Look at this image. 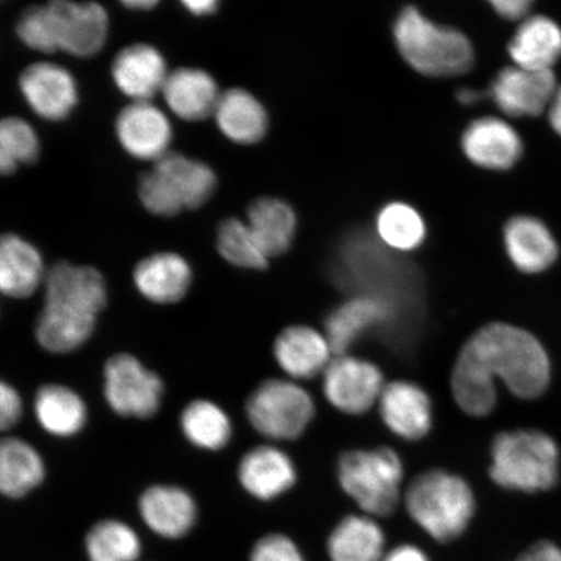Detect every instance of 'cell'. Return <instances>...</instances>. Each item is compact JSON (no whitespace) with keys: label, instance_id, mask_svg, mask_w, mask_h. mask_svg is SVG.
<instances>
[{"label":"cell","instance_id":"603a6c76","mask_svg":"<svg viewBox=\"0 0 561 561\" xmlns=\"http://www.w3.org/2000/svg\"><path fill=\"white\" fill-rule=\"evenodd\" d=\"M397 310L382 300L355 297L336 307L325 319V336L336 356L347 350L370 329L383 325L394 318Z\"/></svg>","mask_w":561,"mask_h":561},{"label":"cell","instance_id":"484cf974","mask_svg":"<svg viewBox=\"0 0 561 561\" xmlns=\"http://www.w3.org/2000/svg\"><path fill=\"white\" fill-rule=\"evenodd\" d=\"M44 261L34 245L18 234L0 240V290L10 298H27L46 277Z\"/></svg>","mask_w":561,"mask_h":561},{"label":"cell","instance_id":"bcb514c9","mask_svg":"<svg viewBox=\"0 0 561 561\" xmlns=\"http://www.w3.org/2000/svg\"><path fill=\"white\" fill-rule=\"evenodd\" d=\"M482 91L474 89H462L458 93V100L461 104L472 105L482 100Z\"/></svg>","mask_w":561,"mask_h":561},{"label":"cell","instance_id":"e0dca14e","mask_svg":"<svg viewBox=\"0 0 561 561\" xmlns=\"http://www.w3.org/2000/svg\"><path fill=\"white\" fill-rule=\"evenodd\" d=\"M462 150L476 165L506 171L522 158L523 142L517 131L496 117H483L468 126L461 139Z\"/></svg>","mask_w":561,"mask_h":561},{"label":"cell","instance_id":"5bb4252c","mask_svg":"<svg viewBox=\"0 0 561 561\" xmlns=\"http://www.w3.org/2000/svg\"><path fill=\"white\" fill-rule=\"evenodd\" d=\"M19 87L35 114L50 122L68 117L79 98L73 76L55 62L38 61L26 67Z\"/></svg>","mask_w":561,"mask_h":561},{"label":"cell","instance_id":"7c38bea8","mask_svg":"<svg viewBox=\"0 0 561 561\" xmlns=\"http://www.w3.org/2000/svg\"><path fill=\"white\" fill-rule=\"evenodd\" d=\"M47 4L54 19L59 50L79 58H89L101 51L110 23L103 5L68 0H54Z\"/></svg>","mask_w":561,"mask_h":561},{"label":"cell","instance_id":"74e56055","mask_svg":"<svg viewBox=\"0 0 561 561\" xmlns=\"http://www.w3.org/2000/svg\"><path fill=\"white\" fill-rule=\"evenodd\" d=\"M18 37L32 50L51 54L59 50L54 19L48 4L31 5L18 21Z\"/></svg>","mask_w":561,"mask_h":561},{"label":"cell","instance_id":"9a60e30c","mask_svg":"<svg viewBox=\"0 0 561 561\" xmlns=\"http://www.w3.org/2000/svg\"><path fill=\"white\" fill-rule=\"evenodd\" d=\"M116 136L129 156L157 161L172 140L170 121L150 102H133L116 118Z\"/></svg>","mask_w":561,"mask_h":561},{"label":"cell","instance_id":"ac0fdd59","mask_svg":"<svg viewBox=\"0 0 561 561\" xmlns=\"http://www.w3.org/2000/svg\"><path fill=\"white\" fill-rule=\"evenodd\" d=\"M168 73L163 55L147 44L124 47L112 62L116 87L135 102H149L163 90Z\"/></svg>","mask_w":561,"mask_h":561},{"label":"cell","instance_id":"7a4b0ae2","mask_svg":"<svg viewBox=\"0 0 561 561\" xmlns=\"http://www.w3.org/2000/svg\"><path fill=\"white\" fill-rule=\"evenodd\" d=\"M44 286L35 339L48 353H73L94 333L98 314L107 304L104 278L93 266L62 261L47 270Z\"/></svg>","mask_w":561,"mask_h":561},{"label":"cell","instance_id":"7dc6e473","mask_svg":"<svg viewBox=\"0 0 561 561\" xmlns=\"http://www.w3.org/2000/svg\"><path fill=\"white\" fill-rule=\"evenodd\" d=\"M123 4L130 10L145 11L151 10L158 2H153V0H128V2H123Z\"/></svg>","mask_w":561,"mask_h":561},{"label":"cell","instance_id":"cb8c5ba5","mask_svg":"<svg viewBox=\"0 0 561 561\" xmlns=\"http://www.w3.org/2000/svg\"><path fill=\"white\" fill-rule=\"evenodd\" d=\"M504 244L518 271L535 275L550 268L559 256V245L549 228L530 216H517L504 228Z\"/></svg>","mask_w":561,"mask_h":561},{"label":"cell","instance_id":"d590c367","mask_svg":"<svg viewBox=\"0 0 561 561\" xmlns=\"http://www.w3.org/2000/svg\"><path fill=\"white\" fill-rule=\"evenodd\" d=\"M216 243L220 255L238 268L262 271L268 266V257L259 248L248 222L237 217L220 224Z\"/></svg>","mask_w":561,"mask_h":561},{"label":"cell","instance_id":"60d3db41","mask_svg":"<svg viewBox=\"0 0 561 561\" xmlns=\"http://www.w3.org/2000/svg\"><path fill=\"white\" fill-rule=\"evenodd\" d=\"M515 561H561V546L542 539L528 547Z\"/></svg>","mask_w":561,"mask_h":561},{"label":"cell","instance_id":"4dcf8cb0","mask_svg":"<svg viewBox=\"0 0 561 561\" xmlns=\"http://www.w3.org/2000/svg\"><path fill=\"white\" fill-rule=\"evenodd\" d=\"M245 222L268 261L290 249L296 234L297 216L284 201L259 198L252 202Z\"/></svg>","mask_w":561,"mask_h":561},{"label":"cell","instance_id":"f1b7e54d","mask_svg":"<svg viewBox=\"0 0 561 561\" xmlns=\"http://www.w3.org/2000/svg\"><path fill=\"white\" fill-rule=\"evenodd\" d=\"M34 413L42 430L55 437H73L87 424L85 402L68 386H41L34 399Z\"/></svg>","mask_w":561,"mask_h":561},{"label":"cell","instance_id":"8992f818","mask_svg":"<svg viewBox=\"0 0 561 561\" xmlns=\"http://www.w3.org/2000/svg\"><path fill=\"white\" fill-rule=\"evenodd\" d=\"M394 35L405 61L425 76H459L473 66V47L466 35L434 24L415 7H407L399 15Z\"/></svg>","mask_w":561,"mask_h":561},{"label":"cell","instance_id":"9c48e42d","mask_svg":"<svg viewBox=\"0 0 561 561\" xmlns=\"http://www.w3.org/2000/svg\"><path fill=\"white\" fill-rule=\"evenodd\" d=\"M245 415L254 430L273 440H294L305 433L314 416V403L299 385L266 380L251 392Z\"/></svg>","mask_w":561,"mask_h":561},{"label":"cell","instance_id":"2e32d148","mask_svg":"<svg viewBox=\"0 0 561 561\" xmlns=\"http://www.w3.org/2000/svg\"><path fill=\"white\" fill-rule=\"evenodd\" d=\"M378 403L383 423L396 436L405 440H419L431 432L432 401L417 383L391 382L385 386Z\"/></svg>","mask_w":561,"mask_h":561},{"label":"cell","instance_id":"d4e9b609","mask_svg":"<svg viewBox=\"0 0 561 561\" xmlns=\"http://www.w3.org/2000/svg\"><path fill=\"white\" fill-rule=\"evenodd\" d=\"M164 100L175 115L187 122L214 115L221 95L214 77L199 68L182 67L168 73Z\"/></svg>","mask_w":561,"mask_h":561},{"label":"cell","instance_id":"ee69618b","mask_svg":"<svg viewBox=\"0 0 561 561\" xmlns=\"http://www.w3.org/2000/svg\"><path fill=\"white\" fill-rule=\"evenodd\" d=\"M182 4L186 7L187 11L198 16L209 15V13H214L219 9V3L215 2V0H185Z\"/></svg>","mask_w":561,"mask_h":561},{"label":"cell","instance_id":"3957f363","mask_svg":"<svg viewBox=\"0 0 561 561\" xmlns=\"http://www.w3.org/2000/svg\"><path fill=\"white\" fill-rule=\"evenodd\" d=\"M342 287L398 308L417 297L420 279L415 266L399 257L377 234L366 229L351 230L339 244L332 265Z\"/></svg>","mask_w":561,"mask_h":561},{"label":"cell","instance_id":"5b68a950","mask_svg":"<svg viewBox=\"0 0 561 561\" xmlns=\"http://www.w3.org/2000/svg\"><path fill=\"white\" fill-rule=\"evenodd\" d=\"M560 451L549 434L522 430L497 434L491 445V479L507 490L535 494L557 485Z\"/></svg>","mask_w":561,"mask_h":561},{"label":"cell","instance_id":"ffe728a7","mask_svg":"<svg viewBox=\"0 0 561 561\" xmlns=\"http://www.w3.org/2000/svg\"><path fill=\"white\" fill-rule=\"evenodd\" d=\"M140 517L164 538H181L193 529L196 504L186 490L172 485L147 488L138 502Z\"/></svg>","mask_w":561,"mask_h":561},{"label":"cell","instance_id":"ab89813d","mask_svg":"<svg viewBox=\"0 0 561 561\" xmlns=\"http://www.w3.org/2000/svg\"><path fill=\"white\" fill-rule=\"evenodd\" d=\"M23 415V401L19 392L7 382L0 383V426L11 430Z\"/></svg>","mask_w":561,"mask_h":561},{"label":"cell","instance_id":"836d02e7","mask_svg":"<svg viewBox=\"0 0 561 561\" xmlns=\"http://www.w3.org/2000/svg\"><path fill=\"white\" fill-rule=\"evenodd\" d=\"M425 222L415 208L391 203L377 217V236L394 251H411L424 242Z\"/></svg>","mask_w":561,"mask_h":561},{"label":"cell","instance_id":"f546056e","mask_svg":"<svg viewBox=\"0 0 561 561\" xmlns=\"http://www.w3.org/2000/svg\"><path fill=\"white\" fill-rule=\"evenodd\" d=\"M516 66L552 70L561 58V27L546 16H531L524 20L508 46Z\"/></svg>","mask_w":561,"mask_h":561},{"label":"cell","instance_id":"e575fe53","mask_svg":"<svg viewBox=\"0 0 561 561\" xmlns=\"http://www.w3.org/2000/svg\"><path fill=\"white\" fill-rule=\"evenodd\" d=\"M90 561H136L140 553L137 533L117 520H103L87 536Z\"/></svg>","mask_w":561,"mask_h":561},{"label":"cell","instance_id":"44dd1931","mask_svg":"<svg viewBox=\"0 0 561 561\" xmlns=\"http://www.w3.org/2000/svg\"><path fill=\"white\" fill-rule=\"evenodd\" d=\"M332 353L327 336L306 325L284 329L273 345L278 367L297 380H308L325 371Z\"/></svg>","mask_w":561,"mask_h":561},{"label":"cell","instance_id":"277c9868","mask_svg":"<svg viewBox=\"0 0 561 561\" xmlns=\"http://www.w3.org/2000/svg\"><path fill=\"white\" fill-rule=\"evenodd\" d=\"M405 508L412 522L434 541L450 543L465 535L472 523L476 500L461 477L444 469H431L411 482Z\"/></svg>","mask_w":561,"mask_h":561},{"label":"cell","instance_id":"83f0119b","mask_svg":"<svg viewBox=\"0 0 561 561\" xmlns=\"http://www.w3.org/2000/svg\"><path fill=\"white\" fill-rule=\"evenodd\" d=\"M327 552L331 561H382L385 533L368 515L343 517L328 537Z\"/></svg>","mask_w":561,"mask_h":561},{"label":"cell","instance_id":"8fae6325","mask_svg":"<svg viewBox=\"0 0 561 561\" xmlns=\"http://www.w3.org/2000/svg\"><path fill=\"white\" fill-rule=\"evenodd\" d=\"M324 394L333 407L348 415H362L380 401L383 376L376 364L341 355L324 371Z\"/></svg>","mask_w":561,"mask_h":561},{"label":"cell","instance_id":"b9f144b4","mask_svg":"<svg viewBox=\"0 0 561 561\" xmlns=\"http://www.w3.org/2000/svg\"><path fill=\"white\" fill-rule=\"evenodd\" d=\"M497 15L510 21L526 20L531 11L533 3L529 0H495L491 2Z\"/></svg>","mask_w":561,"mask_h":561},{"label":"cell","instance_id":"d6986e66","mask_svg":"<svg viewBox=\"0 0 561 561\" xmlns=\"http://www.w3.org/2000/svg\"><path fill=\"white\" fill-rule=\"evenodd\" d=\"M238 480L251 496L273 501L289 491L297 481L296 466L290 456L273 446H256L238 466Z\"/></svg>","mask_w":561,"mask_h":561},{"label":"cell","instance_id":"52a82bcc","mask_svg":"<svg viewBox=\"0 0 561 561\" xmlns=\"http://www.w3.org/2000/svg\"><path fill=\"white\" fill-rule=\"evenodd\" d=\"M216 174L208 164L168 152L139 180L140 203L149 213L170 217L205 205L216 191Z\"/></svg>","mask_w":561,"mask_h":561},{"label":"cell","instance_id":"7402d4cb","mask_svg":"<svg viewBox=\"0 0 561 561\" xmlns=\"http://www.w3.org/2000/svg\"><path fill=\"white\" fill-rule=\"evenodd\" d=\"M133 279L142 297L157 305L179 304L191 289L193 273L184 257L158 252L140 261Z\"/></svg>","mask_w":561,"mask_h":561},{"label":"cell","instance_id":"7bdbcfd3","mask_svg":"<svg viewBox=\"0 0 561 561\" xmlns=\"http://www.w3.org/2000/svg\"><path fill=\"white\" fill-rule=\"evenodd\" d=\"M382 561H432L419 546L403 543L386 551Z\"/></svg>","mask_w":561,"mask_h":561},{"label":"cell","instance_id":"ba28073f","mask_svg":"<svg viewBox=\"0 0 561 561\" xmlns=\"http://www.w3.org/2000/svg\"><path fill=\"white\" fill-rule=\"evenodd\" d=\"M339 481L370 517H388L401 500L403 465L389 447L347 451L339 461Z\"/></svg>","mask_w":561,"mask_h":561},{"label":"cell","instance_id":"d6a6232c","mask_svg":"<svg viewBox=\"0 0 561 561\" xmlns=\"http://www.w3.org/2000/svg\"><path fill=\"white\" fill-rule=\"evenodd\" d=\"M180 424L186 439L202 450L219 451L229 444L231 437L227 412L206 399H196L186 404Z\"/></svg>","mask_w":561,"mask_h":561},{"label":"cell","instance_id":"f35d334b","mask_svg":"<svg viewBox=\"0 0 561 561\" xmlns=\"http://www.w3.org/2000/svg\"><path fill=\"white\" fill-rule=\"evenodd\" d=\"M250 561H307L291 538L284 535H268L256 542Z\"/></svg>","mask_w":561,"mask_h":561},{"label":"cell","instance_id":"4fadbf2b","mask_svg":"<svg viewBox=\"0 0 561 561\" xmlns=\"http://www.w3.org/2000/svg\"><path fill=\"white\" fill-rule=\"evenodd\" d=\"M558 90L552 70L503 69L489 91L497 107L514 117L538 116L549 110Z\"/></svg>","mask_w":561,"mask_h":561},{"label":"cell","instance_id":"1f68e13d","mask_svg":"<svg viewBox=\"0 0 561 561\" xmlns=\"http://www.w3.org/2000/svg\"><path fill=\"white\" fill-rule=\"evenodd\" d=\"M45 479L41 455L24 439L7 437L0 444V491L12 500L23 497Z\"/></svg>","mask_w":561,"mask_h":561},{"label":"cell","instance_id":"4316f807","mask_svg":"<svg viewBox=\"0 0 561 561\" xmlns=\"http://www.w3.org/2000/svg\"><path fill=\"white\" fill-rule=\"evenodd\" d=\"M214 116L222 135L236 144H256L268 129V114L264 105L248 90L240 88L221 93Z\"/></svg>","mask_w":561,"mask_h":561},{"label":"cell","instance_id":"6da1fadb","mask_svg":"<svg viewBox=\"0 0 561 561\" xmlns=\"http://www.w3.org/2000/svg\"><path fill=\"white\" fill-rule=\"evenodd\" d=\"M496 380L522 399L541 397L551 380V362L542 343L525 329L493 322L460 350L451 390L467 415L488 416L496 404Z\"/></svg>","mask_w":561,"mask_h":561},{"label":"cell","instance_id":"30bf717a","mask_svg":"<svg viewBox=\"0 0 561 561\" xmlns=\"http://www.w3.org/2000/svg\"><path fill=\"white\" fill-rule=\"evenodd\" d=\"M163 394L159 375L136 356L121 353L105 362L104 398L117 415L142 420L156 416Z\"/></svg>","mask_w":561,"mask_h":561},{"label":"cell","instance_id":"f6af8a7d","mask_svg":"<svg viewBox=\"0 0 561 561\" xmlns=\"http://www.w3.org/2000/svg\"><path fill=\"white\" fill-rule=\"evenodd\" d=\"M549 121L552 129L561 137V87L558 88L556 95L549 107Z\"/></svg>","mask_w":561,"mask_h":561},{"label":"cell","instance_id":"8d00e7d4","mask_svg":"<svg viewBox=\"0 0 561 561\" xmlns=\"http://www.w3.org/2000/svg\"><path fill=\"white\" fill-rule=\"evenodd\" d=\"M39 156V140L23 118H3L0 123V171L12 174L20 164H31Z\"/></svg>","mask_w":561,"mask_h":561}]
</instances>
